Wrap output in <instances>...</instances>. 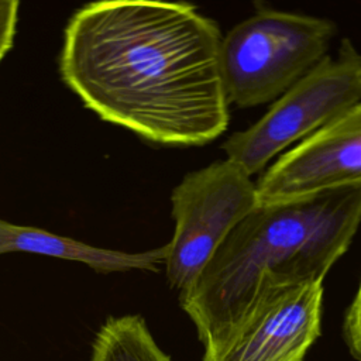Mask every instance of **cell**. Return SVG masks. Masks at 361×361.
<instances>
[{
    "label": "cell",
    "mask_w": 361,
    "mask_h": 361,
    "mask_svg": "<svg viewBox=\"0 0 361 361\" xmlns=\"http://www.w3.org/2000/svg\"><path fill=\"white\" fill-rule=\"evenodd\" d=\"M221 41L219 24L185 1H94L69 18L58 66L102 120L161 145H204L230 120Z\"/></svg>",
    "instance_id": "obj_1"
},
{
    "label": "cell",
    "mask_w": 361,
    "mask_h": 361,
    "mask_svg": "<svg viewBox=\"0 0 361 361\" xmlns=\"http://www.w3.org/2000/svg\"><path fill=\"white\" fill-rule=\"evenodd\" d=\"M360 224L361 185L257 204L179 292L203 347L228 337L269 293L323 283Z\"/></svg>",
    "instance_id": "obj_2"
},
{
    "label": "cell",
    "mask_w": 361,
    "mask_h": 361,
    "mask_svg": "<svg viewBox=\"0 0 361 361\" xmlns=\"http://www.w3.org/2000/svg\"><path fill=\"white\" fill-rule=\"evenodd\" d=\"M334 35L331 20L258 8L221 41L228 104L247 109L276 100L327 56Z\"/></svg>",
    "instance_id": "obj_3"
},
{
    "label": "cell",
    "mask_w": 361,
    "mask_h": 361,
    "mask_svg": "<svg viewBox=\"0 0 361 361\" xmlns=\"http://www.w3.org/2000/svg\"><path fill=\"white\" fill-rule=\"evenodd\" d=\"M361 102V54L344 38L336 55L324 56L272 102L252 126L223 142L226 158L250 176L261 175L290 145L306 140Z\"/></svg>",
    "instance_id": "obj_4"
},
{
    "label": "cell",
    "mask_w": 361,
    "mask_h": 361,
    "mask_svg": "<svg viewBox=\"0 0 361 361\" xmlns=\"http://www.w3.org/2000/svg\"><path fill=\"white\" fill-rule=\"evenodd\" d=\"M175 230L165 244V274L186 289L233 228L258 204L257 186L234 161H216L189 172L171 195Z\"/></svg>",
    "instance_id": "obj_5"
},
{
    "label": "cell",
    "mask_w": 361,
    "mask_h": 361,
    "mask_svg": "<svg viewBox=\"0 0 361 361\" xmlns=\"http://www.w3.org/2000/svg\"><path fill=\"white\" fill-rule=\"evenodd\" d=\"M361 185V102L290 147L258 178V204L286 203Z\"/></svg>",
    "instance_id": "obj_6"
},
{
    "label": "cell",
    "mask_w": 361,
    "mask_h": 361,
    "mask_svg": "<svg viewBox=\"0 0 361 361\" xmlns=\"http://www.w3.org/2000/svg\"><path fill=\"white\" fill-rule=\"evenodd\" d=\"M323 283H306L265 296L203 361H305L320 336Z\"/></svg>",
    "instance_id": "obj_7"
},
{
    "label": "cell",
    "mask_w": 361,
    "mask_h": 361,
    "mask_svg": "<svg viewBox=\"0 0 361 361\" xmlns=\"http://www.w3.org/2000/svg\"><path fill=\"white\" fill-rule=\"evenodd\" d=\"M7 252H30L78 261L104 274L130 269L157 272L165 261V245L144 252H126L94 247L42 228L18 226L0 219V254Z\"/></svg>",
    "instance_id": "obj_8"
},
{
    "label": "cell",
    "mask_w": 361,
    "mask_h": 361,
    "mask_svg": "<svg viewBox=\"0 0 361 361\" xmlns=\"http://www.w3.org/2000/svg\"><path fill=\"white\" fill-rule=\"evenodd\" d=\"M89 361H171L138 314L109 317L92 344Z\"/></svg>",
    "instance_id": "obj_9"
},
{
    "label": "cell",
    "mask_w": 361,
    "mask_h": 361,
    "mask_svg": "<svg viewBox=\"0 0 361 361\" xmlns=\"http://www.w3.org/2000/svg\"><path fill=\"white\" fill-rule=\"evenodd\" d=\"M343 336L351 355L361 361V282L351 305L345 312L343 322Z\"/></svg>",
    "instance_id": "obj_10"
},
{
    "label": "cell",
    "mask_w": 361,
    "mask_h": 361,
    "mask_svg": "<svg viewBox=\"0 0 361 361\" xmlns=\"http://www.w3.org/2000/svg\"><path fill=\"white\" fill-rule=\"evenodd\" d=\"M17 0H0V62L14 42L18 21Z\"/></svg>",
    "instance_id": "obj_11"
}]
</instances>
